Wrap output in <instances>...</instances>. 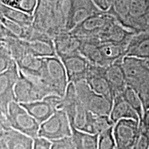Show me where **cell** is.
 <instances>
[{
    "label": "cell",
    "instance_id": "cell-1",
    "mask_svg": "<svg viewBox=\"0 0 149 149\" xmlns=\"http://www.w3.org/2000/svg\"><path fill=\"white\" fill-rule=\"evenodd\" d=\"M70 0H37L33 28L51 37L65 31Z\"/></svg>",
    "mask_w": 149,
    "mask_h": 149
},
{
    "label": "cell",
    "instance_id": "cell-2",
    "mask_svg": "<svg viewBox=\"0 0 149 149\" xmlns=\"http://www.w3.org/2000/svg\"><path fill=\"white\" fill-rule=\"evenodd\" d=\"M127 86L140 99L144 112L149 109V67L147 61L125 56L121 61Z\"/></svg>",
    "mask_w": 149,
    "mask_h": 149
},
{
    "label": "cell",
    "instance_id": "cell-3",
    "mask_svg": "<svg viewBox=\"0 0 149 149\" xmlns=\"http://www.w3.org/2000/svg\"><path fill=\"white\" fill-rule=\"evenodd\" d=\"M61 109L66 112L71 127L95 134V115L91 113L78 97L74 84L69 83L62 97Z\"/></svg>",
    "mask_w": 149,
    "mask_h": 149
},
{
    "label": "cell",
    "instance_id": "cell-4",
    "mask_svg": "<svg viewBox=\"0 0 149 149\" xmlns=\"http://www.w3.org/2000/svg\"><path fill=\"white\" fill-rule=\"evenodd\" d=\"M40 79L51 95L64 96L69 83L64 64L57 56L43 57Z\"/></svg>",
    "mask_w": 149,
    "mask_h": 149
},
{
    "label": "cell",
    "instance_id": "cell-5",
    "mask_svg": "<svg viewBox=\"0 0 149 149\" xmlns=\"http://www.w3.org/2000/svg\"><path fill=\"white\" fill-rule=\"evenodd\" d=\"M14 94L15 101L22 104L42 100L51 93L40 78L30 77L19 71Z\"/></svg>",
    "mask_w": 149,
    "mask_h": 149
},
{
    "label": "cell",
    "instance_id": "cell-6",
    "mask_svg": "<svg viewBox=\"0 0 149 149\" xmlns=\"http://www.w3.org/2000/svg\"><path fill=\"white\" fill-rule=\"evenodd\" d=\"M6 118L10 128L33 139L38 135L40 124L21 104L15 101L9 104Z\"/></svg>",
    "mask_w": 149,
    "mask_h": 149
},
{
    "label": "cell",
    "instance_id": "cell-7",
    "mask_svg": "<svg viewBox=\"0 0 149 149\" xmlns=\"http://www.w3.org/2000/svg\"><path fill=\"white\" fill-rule=\"evenodd\" d=\"M71 126L66 112L59 109L40 124L37 137L53 141L71 137Z\"/></svg>",
    "mask_w": 149,
    "mask_h": 149
},
{
    "label": "cell",
    "instance_id": "cell-8",
    "mask_svg": "<svg viewBox=\"0 0 149 149\" xmlns=\"http://www.w3.org/2000/svg\"><path fill=\"white\" fill-rule=\"evenodd\" d=\"M114 21L115 19L113 16L101 11L86 19L69 32L81 40H97Z\"/></svg>",
    "mask_w": 149,
    "mask_h": 149
},
{
    "label": "cell",
    "instance_id": "cell-9",
    "mask_svg": "<svg viewBox=\"0 0 149 149\" xmlns=\"http://www.w3.org/2000/svg\"><path fill=\"white\" fill-rule=\"evenodd\" d=\"M74 86L79 100L91 113L109 116L113 105L111 102L94 92L85 80L74 84Z\"/></svg>",
    "mask_w": 149,
    "mask_h": 149
},
{
    "label": "cell",
    "instance_id": "cell-10",
    "mask_svg": "<svg viewBox=\"0 0 149 149\" xmlns=\"http://www.w3.org/2000/svg\"><path fill=\"white\" fill-rule=\"evenodd\" d=\"M113 132L117 149H132L139 133V122L122 119L114 124Z\"/></svg>",
    "mask_w": 149,
    "mask_h": 149
},
{
    "label": "cell",
    "instance_id": "cell-11",
    "mask_svg": "<svg viewBox=\"0 0 149 149\" xmlns=\"http://www.w3.org/2000/svg\"><path fill=\"white\" fill-rule=\"evenodd\" d=\"M101 11L92 0H70L65 31L69 32L86 19Z\"/></svg>",
    "mask_w": 149,
    "mask_h": 149
},
{
    "label": "cell",
    "instance_id": "cell-12",
    "mask_svg": "<svg viewBox=\"0 0 149 149\" xmlns=\"http://www.w3.org/2000/svg\"><path fill=\"white\" fill-rule=\"evenodd\" d=\"M27 51L38 57L57 56L53 38L46 33L33 28L32 32L26 40H22Z\"/></svg>",
    "mask_w": 149,
    "mask_h": 149
},
{
    "label": "cell",
    "instance_id": "cell-13",
    "mask_svg": "<svg viewBox=\"0 0 149 149\" xmlns=\"http://www.w3.org/2000/svg\"><path fill=\"white\" fill-rule=\"evenodd\" d=\"M126 29L135 34L149 31V0H130Z\"/></svg>",
    "mask_w": 149,
    "mask_h": 149
},
{
    "label": "cell",
    "instance_id": "cell-14",
    "mask_svg": "<svg viewBox=\"0 0 149 149\" xmlns=\"http://www.w3.org/2000/svg\"><path fill=\"white\" fill-rule=\"evenodd\" d=\"M62 97L50 95L42 100L21 105L39 124L45 122L57 110L61 109Z\"/></svg>",
    "mask_w": 149,
    "mask_h": 149
},
{
    "label": "cell",
    "instance_id": "cell-15",
    "mask_svg": "<svg viewBox=\"0 0 149 149\" xmlns=\"http://www.w3.org/2000/svg\"><path fill=\"white\" fill-rule=\"evenodd\" d=\"M19 74V70L15 62L6 71L0 73V111L6 114L10 102L15 101L14 88Z\"/></svg>",
    "mask_w": 149,
    "mask_h": 149
},
{
    "label": "cell",
    "instance_id": "cell-16",
    "mask_svg": "<svg viewBox=\"0 0 149 149\" xmlns=\"http://www.w3.org/2000/svg\"><path fill=\"white\" fill-rule=\"evenodd\" d=\"M66 70L68 83L75 84L86 80L91 63L80 53L60 59Z\"/></svg>",
    "mask_w": 149,
    "mask_h": 149
},
{
    "label": "cell",
    "instance_id": "cell-17",
    "mask_svg": "<svg viewBox=\"0 0 149 149\" xmlns=\"http://www.w3.org/2000/svg\"><path fill=\"white\" fill-rule=\"evenodd\" d=\"M104 67L91 64L85 81L94 92L101 95L113 103L114 95L104 75Z\"/></svg>",
    "mask_w": 149,
    "mask_h": 149
},
{
    "label": "cell",
    "instance_id": "cell-18",
    "mask_svg": "<svg viewBox=\"0 0 149 149\" xmlns=\"http://www.w3.org/2000/svg\"><path fill=\"white\" fill-rule=\"evenodd\" d=\"M55 51L59 59L79 53L81 39L74 36L68 31H61L53 37Z\"/></svg>",
    "mask_w": 149,
    "mask_h": 149
},
{
    "label": "cell",
    "instance_id": "cell-19",
    "mask_svg": "<svg viewBox=\"0 0 149 149\" xmlns=\"http://www.w3.org/2000/svg\"><path fill=\"white\" fill-rule=\"evenodd\" d=\"M133 32L121 25L116 20L112 23L97 39L99 43H115L127 46Z\"/></svg>",
    "mask_w": 149,
    "mask_h": 149
},
{
    "label": "cell",
    "instance_id": "cell-20",
    "mask_svg": "<svg viewBox=\"0 0 149 149\" xmlns=\"http://www.w3.org/2000/svg\"><path fill=\"white\" fill-rule=\"evenodd\" d=\"M121 61L122 60L117 61L104 67V75L111 86L114 97L117 95L121 94L127 86Z\"/></svg>",
    "mask_w": 149,
    "mask_h": 149
},
{
    "label": "cell",
    "instance_id": "cell-21",
    "mask_svg": "<svg viewBox=\"0 0 149 149\" xmlns=\"http://www.w3.org/2000/svg\"><path fill=\"white\" fill-rule=\"evenodd\" d=\"M126 56L149 60V31L133 35L126 46Z\"/></svg>",
    "mask_w": 149,
    "mask_h": 149
},
{
    "label": "cell",
    "instance_id": "cell-22",
    "mask_svg": "<svg viewBox=\"0 0 149 149\" xmlns=\"http://www.w3.org/2000/svg\"><path fill=\"white\" fill-rule=\"evenodd\" d=\"M109 116L114 124L122 119H133L139 122L137 113L130 107L120 94L114 97Z\"/></svg>",
    "mask_w": 149,
    "mask_h": 149
},
{
    "label": "cell",
    "instance_id": "cell-23",
    "mask_svg": "<svg viewBox=\"0 0 149 149\" xmlns=\"http://www.w3.org/2000/svg\"><path fill=\"white\" fill-rule=\"evenodd\" d=\"M99 44L100 43L94 39L81 40L79 53L91 64L107 66L99 48Z\"/></svg>",
    "mask_w": 149,
    "mask_h": 149
},
{
    "label": "cell",
    "instance_id": "cell-24",
    "mask_svg": "<svg viewBox=\"0 0 149 149\" xmlns=\"http://www.w3.org/2000/svg\"><path fill=\"white\" fill-rule=\"evenodd\" d=\"M8 149H32L34 139L12 128L4 130Z\"/></svg>",
    "mask_w": 149,
    "mask_h": 149
},
{
    "label": "cell",
    "instance_id": "cell-25",
    "mask_svg": "<svg viewBox=\"0 0 149 149\" xmlns=\"http://www.w3.org/2000/svg\"><path fill=\"white\" fill-rule=\"evenodd\" d=\"M126 46L123 44L110 42L99 44V48L107 66L117 61L122 60L126 56Z\"/></svg>",
    "mask_w": 149,
    "mask_h": 149
},
{
    "label": "cell",
    "instance_id": "cell-26",
    "mask_svg": "<svg viewBox=\"0 0 149 149\" xmlns=\"http://www.w3.org/2000/svg\"><path fill=\"white\" fill-rule=\"evenodd\" d=\"M71 138L75 149H98V134L81 131L71 127Z\"/></svg>",
    "mask_w": 149,
    "mask_h": 149
},
{
    "label": "cell",
    "instance_id": "cell-27",
    "mask_svg": "<svg viewBox=\"0 0 149 149\" xmlns=\"http://www.w3.org/2000/svg\"><path fill=\"white\" fill-rule=\"evenodd\" d=\"M0 14L25 28L33 26V16L3 4L0 1Z\"/></svg>",
    "mask_w": 149,
    "mask_h": 149
},
{
    "label": "cell",
    "instance_id": "cell-28",
    "mask_svg": "<svg viewBox=\"0 0 149 149\" xmlns=\"http://www.w3.org/2000/svg\"><path fill=\"white\" fill-rule=\"evenodd\" d=\"M129 10L130 0H111V4L107 13L126 29Z\"/></svg>",
    "mask_w": 149,
    "mask_h": 149
},
{
    "label": "cell",
    "instance_id": "cell-29",
    "mask_svg": "<svg viewBox=\"0 0 149 149\" xmlns=\"http://www.w3.org/2000/svg\"><path fill=\"white\" fill-rule=\"evenodd\" d=\"M120 95L124 98V100L129 104L130 107L137 113L140 122L144 114V109H143L142 103L137 93L131 88L126 86Z\"/></svg>",
    "mask_w": 149,
    "mask_h": 149
},
{
    "label": "cell",
    "instance_id": "cell-30",
    "mask_svg": "<svg viewBox=\"0 0 149 149\" xmlns=\"http://www.w3.org/2000/svg\"><path fill=\"white\" fill-rule=\"evenodd\" d=\"M3 4L33 16L37 0H0Z\"/></svg>",
    "mask_w": 149,
    "mask_h": 149
},
{
    "label": "cell",
    "instance_id": "cell-31",
    "mask_svg": "<svg viewBox=\"0 0 149 149\" xmlns=\"http://www.w3.org/2000/svg\"><path fill=\"white\" fill-rule=\"evenodd\" d=\"M113 129L110 128L99 134L98 149H117Z\"/></svg>",
    "mask_w": 149,
    "mask_h": 149
},
{
    "label": "cell",
    "instance_id": "cell-32",
    "mask_svg": "<svg viewBox=\"0 0 149 149\" xmlns=\"http://www.w3.org/2000/svg\"><path fill=\"white\" fill-rule=\"evenodd\" d=\"M14 62L6 43L0 42V73L8 70Z\"/></svg>",
    "mask_w": 149,
    "mask_h": 149
},
{
    "label": "cell",
    "instance_id": "cell-33",
    "mask_svg": "<svg viewBox=\"0 0 149 149\" xmlns=\"http://www.w3.org/2000/svg\"><path fill=\"white\" fill-rule=\"evenodd\" d=\"M132 149H149V132L139 125V133Z\"/></svg>",
    "mask_w": 149,
    "mask_h": 149
},
{
    "label": "cell",
    "instance_id": "cell-34",
    "mask_svg": "<svg viewBox=\"0 0 149 149\" xmlns=\"http://www.w3.org/2000/svg\"><path fill=\"white\" fill-rule=\"evenodd\" d=\"M51 149H75L71 137L51 141Z\"/></svg>",
    "mask_w": 149,
    "mask_h": 149
},
{
    "label": "cell",
    "instance_id": "cell-35",
    "mask_svg": "<svg viewBox=\"0 0 149 149\" xmlns=\"http://www.w3.org/2000/svg\"><path fill=\"white\" fill-rule=\"evenodd\" d=\"M52 142L42 137H37L34 139L32 149H51Z\"/></svg>",
    "mask_w": 149,
    "mask_h": 149
},
{
    "label": "cell",
    "instance_id": "cell-36",
    "mask_svg": "<svg viewBox=\"0 0 149 149\" xmlns=\"http://www.w3.org/2000/svg\"><path fill=\"white\" fill-rule=\"evenodd\" d=\"M11 38H18L6 28L0 22V42L6 43Z\"/></svg>",
    "mask_w": 149,
    "mask_h": 149
},
{
    "label": "cell",
    "instance_id": "cell-37",
    "mask_svg": "<svg viewBox=\"0 0 149 149\" xmlns=\"http://www.w3.org/2000/svg\"><path fill=\"white\" fill-rule=\"evenodd\" d=\"M92 1L98 7L99 9L103 12H107L111 4V0H92Z\"/></svg>",
    "mask_w": 149,
    "mask_h": 149
},
{
    "label": "cell",
    "instance_id": "cell-38",
    "mask_svg": "<svg viewBox=\"0 0 149 149\" xmlns=\"http://www.w3.org/2000/svg\"><path fill=\"white\" fill-rule=\"evenodd\" d=\"M139 125L141 127L149 132V109L144 112L142 119L139 122Z\"/></svg>",
    "mask_w": 149,
    "mask_h": 149
},
{
    "label": "cell",
    "instance_id": "cell-39",
    "mask_svg": "<svg viewBox=\"0 0 149 149\" xmlns=\"http://www.w3.org/2000/svg\"><path fill=\"white\" fill-rule=\"evenodd\" d=\"M10 128L5 115L0 112V131H4Z\"/></svg>",
    "mask_w": 149,
    "mask_h": 149
},
{
    "label": "cell",
    "instance_id": "cell-40",
    "mask_svg": "<svg viewBox=\"0 0 149 149\" xmlns=\"http://www.w3.org/2000/svg\"><path fill=\"white\" fill-rule=\"evenodd\" d=\"M0 149H8L5 139L4 131H0Z\"/></svg>",
    "mask_w": 149,
    "mask_h": 149
},
{
    "label": "cell",
    "instance_id": "cell-41",
    "mask_svg": "<svg viewBox=\"0 0 149 149\" xmlns=\"http://www.w3.org/2000/svg\"><path fill=\"white\" fill-rule=\"evenodd\" d=\"M147 64H148V67H149V60L147 61Z\"/></svg>",
    "mask_w": 149,
    "mask_h": 149
},
{
    "label": "cell",
    "instance_id": "cell-42",
    "mask_svg": "<svg viewBox=\"0 0 149 149\" xmlns=\"http://www.w3.org/2000/svg\"><path fill=\"white\" fill-rule=\"evenodd\" d=\"M0 112H1V111H0Z\"/></svg>",
    "mask_w": 149,
    "mask_h": 149
}]
</instances>
